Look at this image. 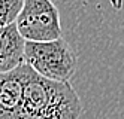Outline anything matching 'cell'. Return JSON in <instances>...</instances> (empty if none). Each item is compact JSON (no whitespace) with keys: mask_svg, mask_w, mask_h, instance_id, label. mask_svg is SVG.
I'll list each match as a JSON object with an SVG mask.
<instances>
[{"mask_svg":"<svg viewBox=\"0 0 124 119\" xmlns=\"http://www.w3.org/2000/svg\"><path fill=\"white\" fill-rule=\"evenodd\" d=\"M24 64L9 73H0V119H16L23 98Z\"/></svg>","mask_w":124,"mask_h":119,"instance_id":"cell-5","label":"cell"},{"mask_svg":"<svg viewBox=\"0 0 124 119\" xmlns=\"http://www.w3.org/2000/svg\"><path fill=\"white\" fill-rule=\"evenodd\" d=\"M82 103L69 82L39 76L24 64L23 98L16 119H78Z\"/></svg>","mask_w":124,"mask_h":119,"instance_id":"cell-1","label":"cell"},{"mask_svg":"<svg viewBox=\"0 0 124 119\" xmlns=\"http://www.w3.org/2000/svg\"><path fill=\"white\" fill-rule=\"evenodd\" d=\"M25 40L15 22L0 27V73H9L25 64Z\"/></svg>","mask_w":124,"mask_h":119,"instance_id":"cell-4","label":"cell"},{"mask_svg":"<svg viewBox=\"0 0 124 119\" xmlns=\"http://www.w3.org/2000/svg\"><path fill=\"white\" fill-rule=\"evenodd\" d=\"M15 25L25 42H49L63 37L60 11L52 0H24Z\"/></svg>","mask_w":124,"mask_h":119,"instance_id":"cell-3","label":"cell"},{"mask_svg":"<svg viewBox=\"0 0 124 119\" xmlns=\"http://www.w3.org/2000/svg\"><path fill=\"white\" fill-rule=\"evenodd\" d=\"M24 5V0H0V27L15 22Z\"/></svg>","mask_w":124,"mask_h":119,"instance_id":"cell-6","label":"cell"},{"mask_svg":"<svg viewBox=\"0 0 124 119\" xmlns=\"http://www.w3.org/2000/svg\"><path fill=\"white\" fill-rule=\"evenodd\" d=\"M25 64L39 76L69 82L78 69V57L72 46L63 39L49 42H25Z\"/></svg>","mask_w":124,"mask_h":119,"instance_id":"cell-2","label":"cell"}]
</instances>
